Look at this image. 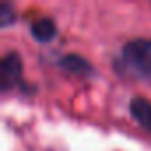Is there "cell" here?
Masks as SVG:
<instances>
[{"mask_svg":"<svg viewBox=\"0 0 151 151\" xmlns=\"http://www.w3.org/2000/svg\"><path fill=\"white\" fill-rule=\"evenodd\" d=\"M14 22H16V11H14V7L9 2H2V4H0V27L7 29Z\"/></svg>","mask_w":151,"mask_h":151,"instance_id":"obj_6","label":"cell"},{"mask_svg":"<svg viewBox=\"0 0 151 151\" xmlns=\"http://www.w3.org/2000/svg\"><path fill=\"white\" fill-rule=\"evenodd\" d=\"M57 64L60 69L73 73V75H80V77H93L94 75L93 64L86 57H82L80 53H66L59 59Z\"/></svg>","mask_w":151,"mask_h":151,"instance_id":"obj_3","label":"cell"},{"mask_svg":"<svg viewBox=\"0 0 151 151\" xmlns=\"http://www.w3.org/2000/svg\"><path fill=\"white\" fill-rule=\"evenodd\" d=\"M116 64L139 77L151 75V37H135L126 41Z\"/></svg>","mask_w":151,"mask_h":151,"instance_id":"obj_1","label":"cell"},{"mask_svg":"<svg viewBox=\"0 0 151 151\" xmlns=\"http://www.w3.org/2000/svg\"><path fill=\"white\" fill-rule=\"evenodd\" d=\"M30 36L37 43H50L57 36V25L50 16H41L30 23Z\"/></svg>","mask_w":151,"mask_h":151,"instance_id":"obj_5","label":"cell"},{"mask_svg":"<svg viewBox=\"0 0 151 151\" xmlns=\"http://www.w3.org/2000/svg\"><path fill=\"white\" fill-rule=\"evenodd\" d=\"M128 110L140 128L151 132V101L147 98H142V96L132 98L128 103Z\"/></svg>","mask_w":151,"mask_h":151,"instance_id":"obj_4","label":"cell"},{"mask_svg":"<svg viewBox=\"0 0 151 151\" xmlns=\"http://www.w3.org/2000/svg\"><path fill=\"white\" fill-rule=\"evenodd\" d=\"M20 87L23 93H29L27 82L23 80V64L18 52L11 50L2 57L0 62V89L2 93H7L9 89Z\"/></svg>","mask_w":151,"mask_h":151,"instance_id":"obj_2","label":"cell"}]
</instances>
